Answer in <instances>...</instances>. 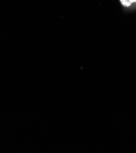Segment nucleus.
Segmentation results:
<instances>
[{"instance_id":"nucleus-1","label":"nucleus","mask_w":136,"mask_h":153,"mask_svg":"<svg viewBox=\"0 0 136 153\" xmlns=\"http://www.w3.org/2000/svg\"><path fill=\"white\" fill-rule=\"evenodd\" d=\"M120 2L124 6L128 7L131 6L133 3L136 2V0H120Z\"/></svg>"}]
</instances>
